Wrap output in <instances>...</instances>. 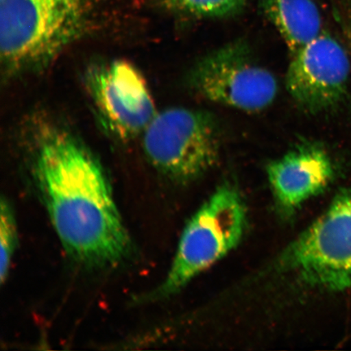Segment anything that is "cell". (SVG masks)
Here are the masks:
<instances>
[{
    "mask_svg": "<svg viewBox=\"0 0 351 351\" xmlns=\"http://www.w3.org/2000/svg\"><path fill=\"white\" fill-rule=\"evenodd\" d=\"M38 137L35 177L65 252L89 269L120 265L132 243L102 166L65 130L48 128Z\"/></svg>",
    "mask_w": 351,
    "mask_h": 351,
    "instance_id": "1",
    "label": "cell"
},
{
    "mask_svg": "<svg viewBox=\"0 0 351 351\" xmlns=\"http://www.w3.org/2000/svg\"><path fill=\"white\" fill-rule=\"evenodd\" d=\"M90 0H1L0 52L7 75L46 67L85 33Z\"/></svg>",
    "mask_w": 351,
    "mask_h": 351,
    "instance_id": "2",
    "label": "cell"
},
{
    "mask_svg": "<svg viewBox=\"0 0 351 351\" xmlns=\"http://www.w3.org/2000/svg\"><path fill=\"white\" fill-rule=\"evenodd\" d=\"M247 225V209L238 189L223 184L187 223L169 273L152 298L174 295L221 260L238 247Z\"/></svg>",
    "mask_w": 351,
    "mask_h": 351,
    "instance_id": "3",
    "label": "cell"
},
{
    "mask_svg": "<svg viewBox=\"0 0 351 351\" xmlns=\"http://www.w3.org/2000/svg\"><path fill=\"white\" fill-rule=\"evenodd\" d=\"M143 146L159 172L176 182H191L219 161V126L208 112L168 108L157 112L144 130Z\"/></svg>",
    "mask_w": 351,
    "mask_h": 351,
    "instance_id": "4",
    "label": "cell"
},
{
    "mask_svg": "<svg viewBox=\"0 0 351 351\" xmlns=\"http://www.w3.org/2000/svg\"><path fill=\"white\" fill-rule=\"evenodd\" d=\"M280 267L313 288L340 291L351 287V188L289 245Z\"/></svg>",
    "mask_w": 351,
    "mask_h": 351,
    "instance_id": "5",
    "label": "cell"
},
{
    "mask_svg": "<svg viewBox=\"0 0 351 351\" xmlns=\"http://www.w3.org/2000/svg\"><path fill=\"white\" fill-rule=\"evenodd\" d=\"M188 80L201 97L247 112L269 108L278 93L274 74L254 59L251 48L243 40L228 43L202 57Z\"/></svg>",
    "mask_w": 351,
    "mask_h": 351,
    "instance_id": "6",
    "label": "cell"
},
{
    "mask_svg": "<svg viewBox=\"0 0 351 351\" xmlns=\"http://www.w3.org/2000/svg\"><path fill=\"white\" fill-rule=\"evenodd\" d=\"M350 73L348 52L336 39L322 34L292 55L285 85L298 106L317 114L344 99Z\"/></svg>",
    "mask_w": 351,
    "mask_h": 351,
    "instance_id": "7",
    "label": "cell"
},
{
    "mask_svg": "<svg viewBox=\"0 0 351 351\" xmlns=\"http://www.w3.org/2000/svg\"><path fill=\"white\" fill-rule=\"evenodd\" d=\"M87 84L99 111L120 137L143 133L156 115L142 73L126 61L115 60L92 69Z\"/></svg>",
    "mask_w": 351,
    "mask_h": 351,
    "instance_id": "8",
    "label": "cell"
},
{
    "mask_svg": "<svg viewBox=\"0 0 351 351\" xmlns=\"http://www.w3.org/2000/svg\"><path fill=\"white\" fill-rule=\"evenodd\" d=\"M267 175L278 207L292 214L322 193L335 175L332 158L318 143H298L267 166Z\"/></svg>",
    "mask_w": 351,
    "mask_h": 351,
    "instance_id": "9",
    "label": "cell"
},
{
    "mask_svg": "<svg viewBox=\"0 0 351 351\" xmlns=\"http://www.w3.org/2000/svg\"><path fill=\"white\" fill-rule=\"evenodd\" d=\"M261 7L292 55L322 34V15L313 0H261Z\"/></svg>",
    "mask_w": 351,
    "mask_h": 351,
    "instance_id": "10",
    "label": "cell"
},
{
    "mask_svg": "<svg viewBox=\"0 0 351 351\" xmlns=\"http://www.w3.org/2000/svg\"><path fill=\"white\" fill-rule=\"evenodd\" d=\"M176 14L193 19H227L239 14L247 0H158Z\"/></svg>",
    "mask_w": 351,
    "mask_h": 351,
    "instance_id": "11",
    "label": "cell"
},
{
    "mask_svg": "<svg viewBox=\"0 0 351 351\" xmlns=\"http://www.w3.org/2000/svg\"><path fill=\"white\" fill-rule=\"evenodd\" d=\"M19 244V232L14 210L10 202L2 197L0 203V282L10 276L13 256Z\"/></svg>",
    "mask_w": 351,
    "mask_h": 351,
    "instance_id": "12",
    "label": "cell"
}]
</instances>
